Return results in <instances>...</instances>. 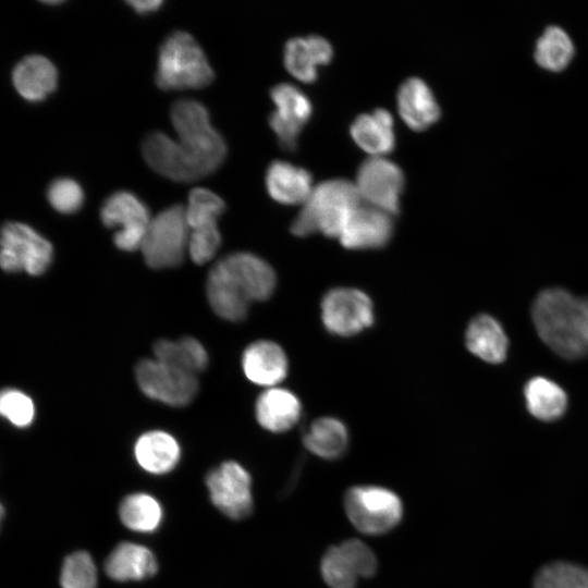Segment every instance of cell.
<instances>
[{
    "label": "cell",
    "instance_id": "6da1fadb",
    "mask_svg": "<svg viewBox=\"0 0 588 588\" xmlns=\"http://www.w3.org/2000/svg\"><path fill=\"white\" fill-rule=\"evenodd\" d=\"M170 119L177 135L148 133L142 144L147 164L175 182H193L213 173L226 156V144L211 125L207 108L195 99L174 101Z\"/></svg>",
    "mask_w": 588,
    "mask_h": 588
},
{
    "label": "cell",
    "instance_id": "7a4b0ae2",
    "mask_svg": "<svg viewBox=\"0 0 588 588\" xmlns=\"http://www.w3.org/2000/svg\"><path fill=\"white\" fill-rule=\"evenodd\" d=\"M531 318L539 338L559 356L588 355V297L560 287L543 290L532 304Z\"/></svg>",
    "mask_w": 588,
    "mask_h": 588
},
{
    "label": "cell",
    "instance_id": "3957f363",
    "mask_svg": "<svg viewBox=\"0 0 588 588\" xmlns=\"http://www.w3.org/2000/svg\"><path fill=\"white\" fill-rule=\"evenodd\" d=\"M362 204L355 183L344 179L327 180L314 186L291 224L296 236L316 232L339 237L352 212Z\"/></svg>",
    "mask_w": 588,
    "mask_h": 588
},
{
    "label": "cell",
    "instance_id": "277c9868",
    "mask_svg": "<svg viewBox=\"0 0 588 588\" xmlns=\"http://www.w3.org/2000/svg\"><path fill=\"white\" fill-rule=\"evenodd\" d=\"M213 77L204 50L191 34L174 30L164 38L158 51L155 75L159 88L197 89L209 85Z\"/></svg>",
    "mask_w": 588,
    "mask_h": 588
},
{
    "label": "cell",
    "instance_id": "5b68a950",
    "mask_svg": "<svg viewBox=\"0 0 588 588\" xmlns=\"http://www.w3.org/2000/svg\"><path fill=\"white\" fill-rule=\"evenodd\" d=\"M208 274L246 305L269 298L277 285L273 268L259 256L246 252L226 255Z\"/></svg>",
    "mask_w": 588,
    "mask_h": 588
},
{
    "label": "cell",
    "instance_id": "8992f818",
    "mask_svg": "<svg viewBox=\"0 0 588 588\" xmlns=\"http://www.w3.org/2000/svg\"><path fill=\"white\" fill-rule=\"evenodd\" d=\"M344 510L351 524L360 532L379 536L391 531L403 517V503L392 490L373 485L350 488Z\"/></svg>",
    "mask_w": 588,
    "mask_h": 588
},
{
    "label": "cell",
    "instance_id": "52a82bcc",
    "mask_svg": "<svg viewBox=\"0 0 588 588\" xmlns=\"http://www.w3.org/2000/svg\"><path fill=\"white\" fill-rule=\"evenodd\" d=\"M189 228L185 206L172 205L151 218L140 246L144 260L152 269L179 266L188 253Z\"/></svg>",
    "mask_w": 588,
    "mask_h": 588
},
{
    "label": "cell",
    "instance_id": "ba28073f",
    "mask_svg": "<svg viewBox=\"0 0 588 588\" xmlns=\"http://www.w3.org/2000/svg\"><path fill=\"white\" fill-rule=\"evenodd\" d=\"M51 243L23 222H5L0 229V268L8 272H45L52 261Z\"/></svg>",
    "mask_w": 588,
    "mask_h": 588
},
{
    "label": "cell",
    "instance_id": "9c48e42d",
    "mask_svg": "<svg viewBox=\"0 0 588 588\" xmlns=\"http://www.w3.org/2000/svg\"><path fill=\"white\" fill-rule=\"evenodd\" d=\"M135 378L143 393L170 406H185L198 392L196 375L157 358L138 362Z\"/></svg>",
    "mask_w": 588,
    "mask_h": 588
},
{
    "label": "cell",
    "instance_id": "30bf717a",
    "mask_svg": "<svg viewBox=\"0 0 588 588\" xmlns=\"http://www.w3.org/2000/svg\"><path fill=\"white\" fill-rule=\"evenodd\" d=\"M100 219L107 228L117 229L114 245L125 252L140 249L151 220L147 206L128 191H118L106 198Z\"/></svg>",
    "mask_w": 588,
    "mask_h": 588
},
{
    "label": "cell",
    "instance_id": "8fae6325",
    "mask_svg": "<svg viewBox=\"0 0 588 588\" xmlns=\"http://www.w3.org/2000/svg\"><path fill=\"white\" fill-rule=\"evenodd\" d=\"M324 328L339 336H352L369 328L375 320L370 297L355 287L328 291L320 304Z\"/></svg>",
    "mask_w": 588,
    "mask_h": 588
},
{
    "label": "cell",
    "instance_id": "7c38bea8",
    "mask_svg": "<svg viewBox=\"0 0 588 588\" xmlns=\"http://www.w3.org/2000/svg\"><path fill=\"white\" fill-rule=\"evenodd\" d=\"M404 183V173L396 163L383 156H371L359 166L355 186L364 204L394 216Z\"/></svg>",
    "mask_w": 588,
    "mask_h": 588
},
{
    "label": "cell",
    "instance_id": "4fadbf2b",
    "mask_svg": "<svg viewBox=\"0 0 588 588\" xmlns=\"http://www.w3.org/2000/svg\"><path fill=\"white\" fill-rule=\"evenodd\" d=\"M206 485L213 505L233 519L246 517L253 509L252 479L238 463L228 461L210 470Z\"/></svg>",
    "mask_w": 588,
    "mask_h": 588
},
{
    "label": "cell",
    "instance_id": "5bb4252c",
    "mask_svg": "<svg viewBox=\"0 0 588 588\" xmlns=\"http://www.w3.org/2000/svg\"><path fill=\"white\" fill-rule=\"evenodd\" d=\"M270 97L275 109L269 115V124L280 146L285 150H293L303 126L311 114L310 100L298 87L290 83L273 86Z\"/></svg>",
    "mask_w": 588,
    "mask_h": 588
},
{
    "label": "cell",
    "instance_id": "9a60e30c",
    "mask_svg": "<svg viewBox=\"0 0 588 588\" xmlns=\"http://www.w3.org/2000/svg\"><path fill=\"white\" fill-rule=\"evenodd\" d=\"M392 234L391 213L360 204L350 216L338 238L348 249H373L388 244Z\"/></svg>",
    "mask_w": 588,
    "mask_h": 588
},
{
    "label": "cell",
    "instance_id": "2e32d148",
    "mask_svg": "<svg viewBox=\"0 0 588 588\" xmlns=\"http://www.w3.org/2000/svg\"><path fill=\"white\" fill-rule=\"evenodd\" d=\"M58 70L53 62L42 54H28L12 70L15 91L28 102L47 99L58 86Z\"/></svg>",
    "mask_w": 588,
    "mask_h": 588
},
{
    "label": "cell",
    "instance_id": "e0dca14e",
    "mask_svg": "<svg viewBox=\"0 0 588 588\" xmlns=\"http://www.w3.org/2000/svg\"><path fill=\"white\" fill-rule=\"evenodd\" d=\"M245 376L253 383L272 388L287 375L289 362L283 348L275 342L260 340L249 344L242 356Z\"/></svg>",
    "mask_w": 588,
    "mask_h": 588
},
{
    "label": "cell",
    "instance_id": "ac0fdd59",
    "mask_svg": "<svg viewBox=\"0 0 588 588\" xmlns=\"http://www.w3.org/2000/svg\"><path fill=\"white\" fill-rule=\"evenodd\" d=\"M333 56L331 44L320 35L291 38L284 47V65L297 79L311 83L317 78L319 65Z\"/></svg>",
    "mask_w": 588,
    "mask_h": 588
},
{
    "label": "cell",
    "instance_id": "d6986e66",
    "mask_svg": "<svg viewBox=\"0 0 588 588\" xmlns=\"http://www.w3.org/2000/svg\"><path fill=\"white\" fill-rule=\"evenodd\" d=\"M396 101L401 118L414 131L428 128L440 117L431 89L419 77H409L401 84Z\"/></svg>",
    "mask_w": 588,
    "mask_h": 588
},
{
    "label": "cell",
    "instance_id": "ffe728a7",
    "mask_svg": "<svg viewBox=\"0 0 588 588\" xmlns=\"http://www.w3.org/2000/svg\"><path fill=\"white\" fill-rule=\"evenodd\" d=\"M255 414L262 428L281 433L298 422L302 415V403L292 391L272 387L258 396Z\"/></svg>",
    "mask_w": 588,
    "mask_h": 588
},
{
    "label": "cell",
    "instance_id": "44dd1931",
    "mask_svg": "<svg viewBox=\"0 0 588 588\" xmlns=\"http://www.w3.org/2000/svg\"><path fill=\"white\" fill-rule=\"evenodd\" d=\"M266 187L272 199L284 205H303L314 188L311 174L306 169L283 160L269 164Z\"/></svg>",
    "mask_w": 588,
    "mask_h": 588
},
{
    "label": "cell",
    "instance_id": "7402d4cb",
    "mask_svg": "<svg viewBox=\"0 0 588 588\" xmlns=\"http://www.w3.org/2000/svg\"><path fill=\"white\" fill-rule=\"evenodd\" d=\"M158 563L145 546L121 542L105 562L106 574L117 581L142 580L155 575Z\"/></svg>",
    "mask_w": 588,
    "mask_h": 588
},
{
    "label": "cell",
    "instance_id": "603a6c76",
    "mask_svg": "<svg viewBox=\"0 0 588 588\" xmlns=\"http://www.w3.org/2000/svg\"><path fill=\"white\" fill-rule=\"evenodd\" d=\"M392 114L383 108L362 113L353 121L350 132L354 142L372 156H383L395 145Z\"/></svg>",
    "mask_w": 588,
    "mask_h": 588
},
{
    "label": "cell",
    "instance_id": "cb8c5ba5",
    "mask_svg": "<svg viewBox=\"0 0 588 588\" xmlns=\"http://www.w3.org/2000/svg\"><path fill=\"white\" fill-rule=\"evenodd\" d=\"M465 343L471 354L489 364H500L507 355V336L500 322L487 314L478 315L469 322Z\"/></svg>",
    "mask_w": 588,
    "mask_h": 588
},
{
    "label": "cell",
    "instance_id": "d4e9b609",
    "mask_svg": "<svg viewBox=\"0 0 588 588\" xmlns=\"http://www.w3.org/2000/svg\"><path fill=\"white\" fill-rule=\"evenodd\" d=\"M134 455L137 464L144 470L162 475L171 471L177 465L181 449L176 439L170 433L151 430L143 433L136 440Z\"/></svg>",
    "mask_w": 588,
    "mask_h": 588
},
{
    "label": "cell",
    "instance_id": "484cf974",
    "mask_svg": "<svg viewBox=\"0 0 588 588\" xmlns=\"http://www.w3.org/2000/svg\"><path fill=\"white\" fill-rule=\"evenodd\" d=\"M303 443L314 455L324 460H335L346 451L348 431L340 419L320 417L309 425L303 437Z\"/></svg>",
    "mask_w": 588,
    "mask_h": 588
},
{
    "label": "cell",
    "instance_id": "4316f807",
    "mask_svg": "<svg viewBox=\"0 0 588 588\" xmlns=\"http://www.w3.org/2000/svg\"><path fill=\"white\" fill-rule=\"evenodd\" d=\"M524 395L528 412L540 420L551 421L560 418L567 406L564 390L543 377L530 379L525 385Z\"/></svg>",
    "mask_w": 588,
    "mask_h": 588
},
{
    "label": "cell",
    "instance_id": "83f0119b",
    "mask_svg": "<svg viewBox=\"0 0 588 588\" xmlns=\"http://www.w3.org/2000/svg\"><path fill=\"white\" fill-rule=\"evenodd\" d=\"M155 358L185 371L197 375L208 366V354L196 339L184 336L180 340H158L154 344Z\"/></svg>",
    "mask_w": 588,
    "mask_h": 588
},
{
    "label": "cell",
    "instance_id": "f1b7e54d",
    "mask_svg": "<svg viewBox=\"0 0 588 588\" xmlns=\"http://www.w3.org/2000/svg\"><path fill=\"white\" fill-rule=\"evenodd\" d=\"M225 209L224 200L205 187H195L188 195L185 206L189 233L217 231L218 219Z\"/></svg>",
    "mask_w": 588,
    "mask_h": 588
},
{
    "label": "cell",
    "instance_id": "f546056e",
    "mask_svg": "<svg viewBox=\"0 0 588 588\" xmlns=\"http://www.w3.org/2000/svg\"><path fill=\"white\" fill-rule=\"evenodd\" d=\"M125 527L137 532H152L162 522V507L152 495L138 492L124 498L119 509Z\"/></svg>",
    "mask_w": 588,
    "mask_h": 588
},
{
    "label": "cell",
    "instance_id": "4dcf8cb0",
    "mask_svg": "<svg viewBox=\"0 0 588 588\" xmlns=\"http://www.w3.org/2000/svg\"><path fill=\"white\" fill-rule=\"evenodd\" d=\"M574 56V45L569 36L558 26L548 27L539 37L535 49V60L544 70H564Z\"/></svg>",
    "mask_w": 588,
    "mask_h": 588
},
{
    "label": "cell",
    "instance_id": "1f68e13d",
    "mask_svg": "<svg viewBox=\"0 0 588 588\" xmlns=\"http://www.w3.org/2000/svg\"><path fill=\"white\" fill-rule=\"evenodd\" d=\"M320 573L330 588H355L359 576L340 544L330 547L320 561Z\"/></svg>",
    "mask_w": 588,
    "mask_h": 588
},
{
    "label": "cell",
    "instance_id": "d6a6232c",
    "mask_svg": "<svg viewBox=\"0 0 588 588\" xmlns=\"http://www.w3.org/2000/svg\"><path fill=\"white\" fill-rule=\"evenodd\" d=\"M535 588H588V569L565 562L542 567L536 576Z\"/></svg>",
    "mask_w": 588,
    "mask_h": 588
},
{
    "label": "cell",
    "instance_id": "836d02e7",
    "mask_svg": "<svg viewBox=\"0 0 588 588\" xmlns=\"http://www.w3.org/2000/svg\"><path fill=\"white\" fill-rule=\"evenodd\" d=\"M60 583L62 588H96L97 568L93 558L84 551H77L63 562Z\"/></svg>",
    "mask_w": 588,
    "mask_h": 588
},
{
    "label": "cell",
    "instance_id": "e575fe53",
    "mask_svg": "<svg viewBox=\"0 0 588 588\" xmlns=\"http://www.w3.org/2000/svg\"><path fill=\"white\" fill-rule=\"evenodd\" d=\"M47 200L58 212L74 213L83 206L84 191L75 180L58 177L47 188Z\"/></svg>",
    "mask_w": 588,
    "mask_h": 588
},
{
    "label": "cell",
    "instance_id": "d590c367",
    "mask_svg": "<svg viewBox=\"0 0 588 588\" xmlns=\"http://www.w3.org/2000/svg\"><path fill=\"white\" fill-rule=\"evenodd\" d=\"M0 416L19 428L32 425L35 417V406L32 399L16 389L0 391Z\"/></svg>",
    "mask_w": 588,
    "mask_h": 588
},
{
    "label": "cell",
    "instance_id": "8d00e7d4",
    "mask_svg": "<svg viewBox=\"0 0 588 588\" xmlns=\"http://www.w3.org/2000/svg\"><path fill=\"white\" fill-rule=\"evenodd\" d=\"M340 547L351 559L359 578H370L376 574L378 561L369 546L358 539H347Z\"/></svg>",
    "mask_w": 588,
    "mask_h": 588
},
{
    "label": "cell",
    "instance_id": "74e56055",
    "mask_svg": "<svg viewBox=\"0 0 588 588\" xmlns=\"http://www.w3.org/2000/svg\"><path fill=\"white\" fill-rule=\"evenodd\" d=\"M162 1L159 0H132L127 1V4L138 14L146 15L151 12L157 11L161 5Z\"/></svg>",
    "mask_w": 588,
    "mask_h": 588
},
{
    "label": "cell",
    "instance_id": "f35d334b",
    "mask_svg": "<svg viewBox=\"0 0 588 588\" xmlns=\"http://www.w3.org/2000/svg\"><path fill=\"white\" fill-rule=\"evenodd\" d=\"M3 513H4V512H3V507H2V505L0 504V523H1V519H2V517H3Z\"/></svg>",
    "mask_w": 588,
    "mask_h": 588
}]
</instances>
